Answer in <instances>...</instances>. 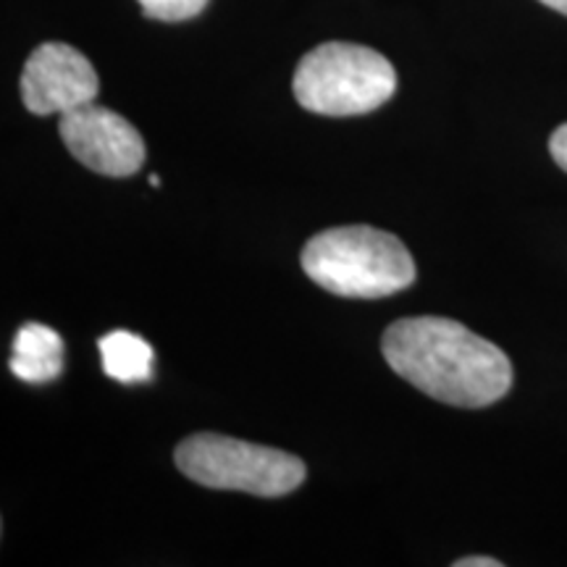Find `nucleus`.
I'll return each mask as SVG.
<instances>
[{"instance_id":"f257e3e1","label":"nucleus","mask_w":567,"mask_h":567,"mask_svg":"<svg viewBox=\"0 0 567 567\" xmlns=\"http://www.w3.org/2000/svg\"><path fill=\"white\" fill-rule=\"evenodd\" d=\"M389 368L444 405L486 408L513 386V363L494 342L450 318H402L381 339Z\"/></svg>"},{"instance_id":"f03ea898","label":"nucleus","mask_w":567,"mask_h":567,"mask_svg":"<svg viewBox=\"0 0 567 567\" xmlns=\"http://www.w3.org/2000/svg\"><path fill=\"white\" fill-rule=\"evenodd\" d=\"M302 271L326 292L350 300H381L415 281L408 247L373 226H339L316 234L302 250Z\"/></svg>"},{"instance_id":"7ed1b4c3","label":"nucleus","mask_w":567,"mask_h":567,"mask_svg":"<svg viewBox=\"0 0 567 567\" xmlns=\"http://www.w3.org/2000/svg\"><path fill=\"white\" fill-rule=\"evenodd\" d=\"M396 90L394 66L373 48L323 42L297 63L292 92L318 116H363L381 109Z\"/></svg>"},{"instance_id":"20e7f679","label":"nucleus","mask_w":567,"mask_h":567,"mask_svg":"<svg viewBox=\"0 0 567 567\" xmlns=\"http://www.w3.org/2000/svg\"><path fill=\"white\" fill-rule=\"evenodd\" d=\"M174 463L195 484L255 496L292 494L308 471L300 457L221 434H195L176 446Z\"/></svg>"},{"instance_id":"39448f33","label":"nucleus","mask_w":567,"mask_h":567,"mask_svg":"<svg viewBox=\"0 0 567 567\" xmlns=\"http://www.w3.org/2000/svg\"><path fill=\"white\" fill-rule=\"evenodd\" d=\"M59 132L66 151L95 174L124 179L145 163L142 134L116 111L97 103L61 113Z\"/></svg>"},{"instance_id":"423d86ee","label":"nucleus","mask_w":567,"mask_h":567,"mask_svg":"<svg viewBox=\"0 0 567 567\" xmlns=\"http://www.w3.org/2000/svg\"><path fill=\"white\" fill-rule=\"evenodd\" d=\"M21 101L34 116H53L95 103L101 92L97 71L66 42H42L21 71Z\"/></svg>"},{"instance_id":"0eeeda50","label":"nucleus","mask_w":567,"mask_h":567,"mask_svg":"<svg viewBox=\"0 0 567 567\" xmlns=\"http://www.w3.org/2000/svg\"><path fill=\"white\" fill-rule=\"evenodd\" d=\"M63 368V339L51 326L27 323L17 331L11 373L24 384H51Z\"/></svg>"},{"instance_id":"6e6552de","label":"nucleus","mask_w":567,"mask_h":567,"mask_svg":"<svg viewBox=\"0 0 567 567\" xmlns=\"http://www.w3.org/2000/svg\"><path fill=\"white\" fill-rule=\"evenodd\" d=\"M103 371L122 384H142L153 375V347L132 331H111L101 342Z\"/></svg>"},{"instance_id":"1a4fd4ad","label":"nucleus","mask_w":567,"mask_h":567,"mask_svg":"<svg viewBox=\"0 0 567 567\" xmlns=\"http://www.w3.org/2000/svg\"><path fill=\"white\" fill-rule=\"evenodd\" d=\"M147 19L187 21L205 11L208 0H137Z\"/></svg>"},{"instance_id":"9d476101","label":"nucleus","mask_w":567,"mask_h":567,"mask_svg":"<svg viewBox=\"0 0 567 567\" xmlns=\"http://www.w3.org/2000/svg\"><path fill=\"white\" fill-rule=\"evenodd\" d=\"M549 153H551V158H555L557 166L563 168V172H567V124H563L559 130H555V134H551Z\"/></svg>"},{"instance_id":"9b49d317","label":"nucleus","mask_w":567,"mask_h":567,"mask_svg":"<svg viewBox=\"0 0 567 567\" xmlns=\"http://www.w3.org/2000/svg\"><path fill=\"white\" fill-rule=\"evenodd\" d=\"M455 567H502V563L494 557H463L457 559Z\"/></svg>"},{"instance_id":"f8f14e48","label":"nucleus","mask_w":567,"mask_h":567,"mask_svg":"<svg viewBox=\"0 0 567 567\" xmlns=\"http://www.w3.org/2000/svg\"><path fill=\"white\" fill-rule=\"evenodd\" d=\"M538 3H544V6H547V9L567 17V0H538Z\"/></svg>"}]
</instances>
